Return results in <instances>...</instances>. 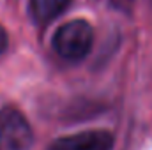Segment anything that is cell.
Returning <instances> with one entry per match:
<instances>
[{
    "label": "cell",
    "instance_id": "obj_2",
    "mask_svg": "<svg viewBox=\"0 0 152 150\" xmlns=\"http://www.w3.org/2000/svg\"><path fill=\"white\" fill-rule=\"evenodd\" d=\"M32 140V129L23 113L11 106L0 110V150H28Z\"/></svg>",
    "mask_w": 152,
    "mask_h": 150
},
{
    "label": "cell",
    "instance_id": "obj_5",
    "mask_svg": "<svg viewBox=\"0 0 152 150\" xmlns=\"http://www.w3.org/2000/svg\"><path fill=\"white\" fill-rule=\"evenodd\" d=\"M5 48H7V34H5V30L0 27V53H2Z\"/></svg>",
    "mask_w": 152,
    "mask_h": 150
},
{
    "label": "cell",
    "instance_id": "obj_1",
    "mask_svg": "<svg viewBox=\"0 0 152 150\" xmlns=\"http://www.w3.org/2000/svg\"><path fill=\"white\" fill-rule=\"evenodd\" d=\"M92 41H94V32L90 23L85 20H73L57 30L53 37V48L62 58L76 62L87 57Z\"/></svg>",
    "mask_w": 152,
    "mask_h": 150
},
{
    "label": "cell",
    "instance_id": "obj_3",
    "mask_svg": "<svg viewBox=\"0 0 152 150\" xmlns=\"http://www.w3.org/2000/svg\"><path fill=\"white\" fill-rule=\"evenodd\" d=\"M113 136L108 131H83L73 136L58 138L50 150H112Z\"/></svg>",
    "mask_w": 152,
    "mask_h": 150
},
{
    "label": "cell",
    "instance_id": "obj_4",
    "mask_svg": "<svg viewBox=\"0 0 152 150\" xmlns=\"http://www.w3.org/2000/svg\"><path fill=\"white\" fill-rule=\"evenodd\" d=\"M69 4L71 0H30L28 12L36 23L44 25L55 20L57 16H60L69 7Z\"/></svg>",
    "mask_w": 152,
    "mask_h": 150
}]
</instances>
